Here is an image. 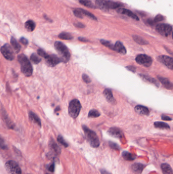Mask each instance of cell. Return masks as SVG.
Wrapping results in <instances>:
<instances>
[{
	"mask_svg": "<svg viewBox=\"0 0 173 174\" xmlns=\"http://www.w3.org/2000/svg\"><path fill=\"white\" fill-rule=\"evenodd\" d=\"M25 27L27 31L33 32L35 29L36 24L33 21L29 20L25 22Z\"/></svg>",
	"mask_w": 173,
	"mask_h": 174,
	"instance_id": "obj_22",
	"label": "cell"
},
{
	"mask_svg": "<svg viewBox=\"0 0 173 174\" xmlns=\"http://www.w3.org/2000/svg\"><path fill=\"white\" fill-rule=\"evenodd\" d=\"M83 130L86 139L90 144V146L93 148H98L100 145V142L97 134L93 130L90 129L85 125H83Z\"/></svg>",
	"mask_w": 173,
	"mask_h": 174,
	"instance_id": "obj_2",
	"label": "cell"
},
{
	"mask_svg": "<svg viewBox=\"0 0 173 174\" xmlns=\"http://www.w3.org/2000/svg\"><path fill=\"white\" fill-rule=\"evenodd\" d=\"M132 170H133V172H135L138 174H141L142 173L143 170H144L145 166L144 164L140 163H136L133 164L132 166Z\"/></svg>",
	"mask_w": 173,
	"mask_h": 174,
	"instance_id": "obj_19",
	"label": "cell"
},
{
	"mask_svg": "<svg viewBox=\"0 0 173 174\" xmlns=\"http://www.w3.org/2000/svg\"><path fill=\"white\" fill-rule=\"evenodd\" d=\"M109 146L111 148L115 149V150H119V146L116 144V143H113L112 142H109Z\"/></svg>",
	"mask_w": 173,
	"mask_h": 174,
	"instance_id": "obj_39",
	"label": "cell"
},
{
	"mask_svg": "<svg viewBox=\"0 0 173 174\" xmlns=\"http://www.w3.org/2000/svg\"><path fill=\"white\" fill-rule=\"evenodd\" d=\"M104 96L107 100L109 102L111 103V104H115L116 103V101L115 100L113 95L112 92L109 89H106L104 91Z\"/></svg>",
	"mask_w": 173,
	"mask_h": 174,
	"instance_id": "obj_12",
	"label": "cell"
},
{
	"mask_svg": "<svg viewBox=\"0 0 173 174\" xmlns=\"http://www.w3.org/2000/svg\"><path fill=\"white\" fill-rule=\"evenodd\" d=\"M1 148L2 149H7V146L5 144V143H4V142L3 141L2 138L1 139Z\"/></svg>",
	"mask_w": 173,
	"mask_h": 174,
	"instance_id": "obj_43",
	"label": "cell"
},
{
	"mask_svg": "<svg viewBox=\"0 0 173 174\" xmlns=\"http://www.w3.org/2000/svg\"><path fill=\"white\" fill-rule=\"evenodd\" d=\"M161 119L163 120H165V121H171L172 120V119H171V118L169 117L168 116L165 115H163L161 117Z\"/></svg>",
	"mask_w": 173,
	"mask_h": 174,
	"instance_id": "obj_45",
	"label": "cell"
},
{
	"mask_svg": "<svg viewBox=\"0 0 173 174\" xmlns=\"http://www.w3.org/2000/svg\"><path fill=\"white\" fill-rule=\"evenodd\" d=\"M122 156L124 160L127 161H133L136 159V156L127 151H124L122 152Z\"/></svg>",
	"mask_w": 173,
	"mask_h": 174,
	"instance_id": "obj_23",
	"label": "cell"
},
{
	"mask_svg": "<svg viewBox=\"0 0 173 174\" xmlns=\"http://www.w3.org/2000/svg\"><path fill=\"white\" fill-rule=\"evenodd\" d=\"M155 126L156 128L163 129H168L170 128L168 124L162 122H156L155 123Z\"/></svg>",
	"mask_w": 173,
	"mask_h": 174,
	"instance_id": "obj_24",
	"label": "cell"
},
{
	"mask_svg": "<svg viewBox=\"0 0 173 174\" xmlns=\"http://www.w3.org/2000/svg\"><path fill=\"white\" fill-rule=\"evenodd\" d=\"M74 25L76 27L79 28H83L85 27V25L83 24H82L80 23H74Z\"/></svg>",
	"mask_w": 173,
	"mask_h": 174,
	"instance_id": "obj_44",
	"label": "cell"
},
{
	"mask_svg": "<svg viewBox=\"0 0 173 174\" xmlns=\"http://www.w3.org/2000/svg\"><path fill=\"white\" fill-rule=\"evenodd\" d=\"M136 61L138 64L145 67H149L152 65V59L147 55L143 54L139 55L136 57Z\"/></svg>",
	"mask_w": 173,
	"mask_h": 174,
	"instance_id": "obj_8",
	"label": "cell"
},
{
	"mask_svg": "<svg viewBox=\"0 0 173 174\" xmlns=\"http://www.w3.org/2000/svg\"><path fill=\"white\" fill-rule=\"evenodd\" d=\"M10 43L15 53L17 54L21 50V46L20 45V44H19L16 39L13 37L11 38Z\"/></svg>",
	"mask_w": 173,
	"mask_h": 174,
	"instance_id": "obj_20",
	"label": "cell"
},
{
	"mask_svg": "<svg viewBox=\"0 0 173 174\" xmlns=\"http://www.w3.org/2000/svg\"><path fill=\"white\" fill-rule=\"evenodd\" d=\"M96 4L101 9H106L107 7V1L105 0H96Z\"/></svg>",
	"mask_w": 173,
	"mask_h": 174,
	"instance_id": "obj_29",
	"label": "cell"
},
{
	"mask_svg": "<svg viewBox=\"0 0 173 174\" xmlns=\"http://www.w3.org/2000/svg\"><path fill=\"white\" fill-rule=\"evenodd\" d=\"M60 110H61V109H60L59 107H56V108L55 109L54 111H55V113H56V111L57 112V111H59Z\"/></svg>",
	"mask_w": 173,
	"mask_h": 174,
	"instance_id": "obj_49",
	"label": "cell"
},
{
	"mask_svg": "<svg viewBox=\"0 0 173 174\" xmlns=\"http://www.w3.org/2000/svg\"><path fill=\"white\" fill-rule=\"evenodd\" d=\"M79 2L86 7H88L92 8H94L95 6L89 0H79Z\"/></svg>",
	"mask_w": 173,
	"mask_h": 174,
	"instance_id": "obj_31",
	"label": "cell"
},
{
	"mask_svg": "<svg viewBox=\"0 0 173 174\" xmlns=\"http://www.w3.org/2000/svg\"><path fill=\"white\" fill-rule=\"evenodd\" d=\"M59 38L63 40H71L73 39V36L67 32H63L59 35Z\"/></svg>",
	"mask_w": 173,
	"mask_h": 174,
	"instance_id": "obj_26",
	"label": "cell"
},
{
	"mask_svg": "<svg viewBox=\"0 0 173 174\" xmlns=\"http://www.w3.org/2000/svg\"><path fill=\"white\" fill-rule=\"evenodd\" d=\"M161 170L163 174H173V170L171 166L168 164H163L161 166Z\"/></svg>",
	"mask_w": 173,
	"mask_h": 174,
	"instance_id": "obj_21",
	"label": "cell"
},
{
	"mask_svg": "<svg viewBox=\"0 0 173 174\" xmlns=\"http://www.w3.org/2000/svg\"><path fill=\"white\" fill-rule=\"evenodd\" d=\"M19 40H20V42H21V43L23 44L24 45H27L28 43H29L28 40L26 38H24V37H21Z\"/></svg>",
	"mask_w": 173,
	"mask_h": 174,
	"instance_id": "obj_41",
	"label": "cell"
},
{
	"mask_svg": "<svg viewBox=\"0 0 173 174\" xmlns=\"http://www.w3.org/2000/svg\"><path fill=\"white\" fill-rule=\"evenodd\" d=\"M47 65L50 67H54L62 62L61 58L55 55H48L45 58Z\"/></svg>",
	"mask_w": 173,
	"mask_h": 174,
	"instance_id": "obj_9",
	"label": "cell"
},
{
	"mask_svg": "<svg viewBox=\"0 0 173 174\" xmlns=\"http://www.w3.org/2000/svg\"><path fill=\"white\" fill-rule=\"evenodd\" d=\"M57 141L61 144V145H63L64 147L66 148H67L69 146L68 144L65 141L64 138L61 135H59V136H57Z\"/></svg>",
	"mask_w": 173,
	"mask_h": 174,
	"instance_id": "obj_35",
	"label": "cell"
},
{
	"mask_svg": "<svg viewBox=\"0 0 173 174\" xmlns=\"http://www.w3.org/2000/svg\"><path fill=\"white\" fill-rule=\"evenodd\" d=\"M158 78L165 88L169 89V90L173 89V84L172 83H171L168 79H167L166 78L160 77V76H159Z\"/></svg>",
	"mask_w": 173,
	"mask_h": 174,
	"instance_id": "obj_15",
	"label": "cell"
},
{
	"mask_svg": "<svg viewBox=\"0 0 173 174\" xmlns=\"http://www.w3.org/2000/svg\"><path fill=\"white\" fill-rule=\"evenodd\" d=\"M74 14L75 15V16L76 17H77L78 18H83V13L82 12L81 10H80V9H75L74 10Z\"/></svg>",
	"mask_w": 173,
	"mask_h": 174,
	"instance_id": "obj_37",
	"label": "cell"
},
{
	"mask_svg": "<svg viewBox=\"0 0 173 174\" xmlns=\"http://www.w3.org/2000/svg\"><path fill=\"white\" fill-rule=\"evenodd\" d=\"M156 29L159 33L165 37L169 36L172 31V27L171 25L165 23L159 24L157 25Z\"/></svg>",
	"mask_w": 173,
	"mask_h": 174,
	"instance_id": "obj_7",
	"label": "cell"
},
{
	"mask_svg": "<svg viewBox=\"0 0 173 174\" xmlns=\"http://www.w3.org/2000/svg\"><path fill=\"white\" fill-rule=\"evenodd\" d=\"M100 115L101 113H99L98 111L96 109H92L88 113V117L94 118L98 117L100 116Z\"/></svg>",
	"mask_w": 173,
	"mask_h": 174,
	"instance_id": "obj_28",
	"label": "cell"
},
{
	"mask_svg": "<svg viewBox=\"0 0 173 174\" xmlns=\"http://www.w3.org/2000/svg\"><path fill=\"white\" fill-rule=\"evenodd\" d=\"M142 76L143 78H144V79L147 80L148 82L151 83L152 84H155V86H157V87L159 86V84L158 82H157V80H155V78H152L151 77H150L149 76H145V75H143Z\"/></svg>",
	"mask_w": 173,
	"mask_h": 174,
	"instance_id": "obj_32",
	"label": "cell"
},
{
	"mask_svg": "<svg viewBox=\"0 0 173 174\" xmlns=\"http://www.w3.org/2000/svg\"><path fill=\"white\" fill-rule=\"evenodd\" d=\"M37 53L38 55L41 56L42 57H43L45 59L46 58V57H47L48 54L45 52V50H43L42 48H39L37 50Z\"/></svg>",
	"mask_w": 173,
	"mask_h": 174,
	"instance_id": "obj_36",
	"label": "cell"
},
{
	"mask_svg": "<svg viewBox=\"0 0 173 174\" xmlns=\"http://www.w3.org/2000/svg\"><path fill=\"white\" fill-rule=\"evenodd\" d=\"M114 50L122 55H125L127 50L123 44L120 41H117L114 45Z\"/></svg>",
	"mask_w": 173,
	"mask_h": 174,
	"instance_id": "obj_13",
	"label": "cell"
},
{
	"mask_svg": "<svg viewBox=\"0 0 173 174\" xmlns=\"http://www.w3.org/2000/svg\"><path fill=\"white\" fill-rule=\"evenodd\" d=\"M108 133L110 136L116 138H121L123 136L122 131L117 127H111L110 128L108 131Z\"/></svg>",
	"mask_w": 173,
	"mask_h": 174,
	"instance_id": "obj_11",
	"label": "cell"
},
{
	"mask_svg": "<svg viewBox=\"0 0 173 174\" xmlns=\"http://www.w3.org/2000/svg\"><path fill=\"white\" fill-rule=\"evenodd\" d=\"M18 61L21 65V72L27 77H29L33 74V67L27 57L24 55L21 54L18 56Z\"/></svg>",
	"mask_w": 173,
	"mask_h": 174,
	"instance_id": "obj_1",
	"label": "cell"
},
{
	"mask_svg": "<svg viewBox=\"0 0 173 174\" xmlns=\"http://www.w3.org/2000/svg\"><path fill=\"white\" fill-rule=\"evenodd\" d=\"M55 169V164L54 162L50 164L48 167V170L49 171L51 172H54Z\"/></svg>",
	"mask_w": 173,
	"mask_h": 174,
	"instance_id": "obj_42",
	"label": "cell"
},
{
	"mask_svg": "<svg viewBox=\"0 0 173 174\" xmlns=\"http://www.w3.org/2000/svg\"><path fill=\"white\" fill-rule=\"evenodd\" d=\"M133 38L136 42H137L138 43L141 45H146L148 44V41H147L146 40H145L140 36L134 35L133 36Z\"/></svg>",
	"mask_w": 173,
	"mask_h": 174,
	"instance_id": "obj_27",
	"label": "cell"
},
{
	"mask_svg": "<svg viewBox=\"0 0 173 174\" xmlns=\"http://www.w3.org/2000/svg\"><path fill=\"white\" fill-rule=\"evenodd\" d=\"M5 168L8 174H21V170L18 164L13 160L7 162Z\"/></svg>",
	"mask_w": 173,
	"mask_h": 174,
	"instance_id": "obj_5",
	"label": "cell"
},
{
	"mask_svg": "<svg viewBox=\"0 0 173 174\" xmlns=\"http://www.w3.org/2000/svg\"><path fill=\"white\" fill-rule=\"evenodd\" d=\"M29 118L31 121L34 122L36 124H37L40 127H41V120L35 113H34L33 111H29Z\"/></svg>",
	"mask_w": 173,
	"mask_h": 174,
	"instance_id": "obj_17",
	"label": "cell"
},
{
	"mask_svg": "<svg viewBox=\"0 0 173 174\" xmlns=\"http://www.w3.org/2000/svg\"><path fill=\"white\" fill-rule=\"evenodd\" d=\"M163 19H164V17H163L162 15H157V17H155V23H157V22L161 21H163Z\"/></svg>",
	"mask_w": 173,
	"mask_h": 174,
	"instance_id": "obj_40",
	"label": "cell"
},
{
	"mask_svg": "<svg viewBox=\"0 0 173 174\" xmlns=\"http://www.w3.org/2000/svg\"><path fill=\"white\" fill-rule=\"evenodd\" d=\"M78 39L80 41H82V42H88V40L86 39V38H83V37H79L78 38Z\"/></svg>",
	"mask_w": 173,
	"mask_h": 174,
	"instance_id": "obj_47",
	"label": "cell"
},
{
	"mask_svg": "<svg viewBox=\"0 0 173 174\" xmlns=\"http://www.w3.org/2000/svg\"><path fill=\"white\" fill-rule=\"evenodd\" d=\"M135 111L137 113L142 115H147L149 113V109L143 105H137L135 107Z\"/></svg>",
	"mask_w": 173,
	"mask_h": 174,
	"instance_id": "obj_18",
	"label": "cell"
},
{
	"mask_svg": "<svg viewBox=\"0 0 173 174\" xmlns=\"http://www.w3.org/2000/svg\"><path fill=\"white\" fill-rule=\"evenodd\" d=\"M121 4L119 3L114 2L112 1H107V9H116L121 6Z\"/></svg>",
	"mask_w": 173,
	"mask_h": 174,
	"instance_id": "obj_25",
	"label": "cell"
},
{
	"mask_svg": "<svg viewBox=\"0 0 173 174\" xmlns=\"http://www.w3.org/2000/svg\"><path fill=\"white\" fill-rule=\"evenodd\" d=\"M159 60L169 69L173 70V58L166 56H161L159 57Z\"/></svg>",
	"mask_w": 173,
	"mask_h": 174,
	"instance_id": "obj_10",
	"label": "cell"
},
{
	"mask_svg": "<svg viewBox=\"0 0 173 174\" xmlns=\"http://www.w3.org/2000/svg\"><path fill=\"white\" fill-rule=\"evenodd\" d=\"M49 146L50 148L52 149L54 152L57 154H60L61 153V150L58 145L56 144V142L54 141L53 139L50 140L49 142Z\"/></svg>",
	"mask_w": 173,
	"mask_h": 174,
	"instance_id": "obj_16",
	"label": "cell"
},
{
	"mask_svg": "<svg viewBox=\"0 0 173 174\" xmlns=\"http://www.w3.org/2000/svg\"><path fill=\"white\" fill-rule=\"evenodd\" d=\"M30 60L35 64H39L41 61V59H40V58L35 53L31 54L30 57Z\"/></svg>",
	"mask_w": 173,
	"mask_h": 174,
	"instance_id": "obj_30",
	"label": "cell"
},
{
	"mask_svg": "<svg viewBox=\"0 0 173 174\" xmlns=\"http://www.w3.org/2000/svg\"><path fill=\"white\" fill-rule=\"evenodd\" d=\"M100 172L101 174H111L109 172L107 171L106 170H104V169H101L100 170Z\"/></svg>",
	"mask_w": 173,
	"mask_h": 174,
	"instance_id": "obj_46",
	"label": "cell"
},
{
	"mask_svg": "<svg viewBox=\"0 0 173 174\" xmlns=\"http://www.w3.org/2000/svg\"><path fill=\"white\" fill-rule=\"evenodd\" d=\"M82 80L86 84H90L92 82V80H90V77L86 74H83V75L82 76Z\"/></svg>",
	"mask_w": 173,
	"mask_h": 174,
	"instance_id": "obj_38",
	"label": "cell"
},
{
	"mask_svg": "<svg viewBox=\"0 0 173 174\" xmlns=\"http://www.w3.org/2000/svg\"></svg>",
	"mask_w": 173,
	"mask_h": 174,
	"instance_id": "obj_51",
	"label": "cell"
},
{
	"mask_svg": "<svg viewBox=\"0 0 173 174\" xmlns=\"http://www.w3.org/2000/svg\"><path fill=\"white\" fill-rule=\"evenodd\" d=\"M117 12L121 13V14L127 15V16H129L131 18H133V19H136L137 21L139 20L138 17L129 10H127V9L124 8H119L117 10Z\"/></svg>",
	"mask_w": 173,
	"mask_h": 174,
	"instance_id": "obj_14",
	"label": "cell"
},
{
	"mask_svg": "<svg viewBox=\"0 0 173 174\" xmlns=\"http://www.w3.org/2000/svg\"><path fill=\"white\" fill-rule=\"evenodd\" d=\"M1 52L5 59L9 61H12L15 58V53L11 46L8 44H5L1 48Z\"/></svg>",
	"mask_w": 173,
	"mask_h": 174,
	"instance_id": "obj_6",
	"label": "cell"
},
{
	"mask_svg": "<svg viewBox=\"0 0 173 174\" xmlns=\"http://www.w3.org/2000/svg\"><path fill=\"white\" fill-rule=\"evenodd\" d=\"M172 38H173V33H172Z\"/></svg>",
	"mask_w": 173,
	"mask_h": 174,
	"instance_id": "obj_50",
	"label": "cell"
},
{
	"mask_svg": "<svg viewBox=\"0 0 173 174\" xmlns=\"http://www.w3.org/2000/svg\"><path fill=\"white\" fill-rule=\"evenodd\" d=\"M100 42L103 45H104V46H106L109 48H110L111 50H114V45H113L112 43H111L110 41H107L105 40H101Z\"/></svg>",
	"mask_w": 173,
	"mask_h": 174,
	"instance_id": "obj_33",
	"label": "cell"
},
{
	"mask_svg": "<svg viewBox=\"0 0 173 174\" xmlns=\"http://www.w3.org/2000/svg\"><path fill=\"white\" fill-rule=\"evenodd\" d=\"M80 10H81V11L83 14L85 15L86 16L90 17V19H94V20H96L97 19L96 17L94 14H92V13H90V12H88V11L85 10H84L83 9L80 8Z\"/></svg>",
	"mask_w": 173,
	"mask_h": 174,
	"instance_id": "obj_34",
	"label": "cell"
},
{
	"mask_svg": "<svg viewBox=\"0 0 173 174\" xmlns=\"http://www.w3.org/2000/svg\"><path fill=\"white\" fill-rule=\"evenodd\" d=\"M127 69H129V70H131V72H135V68L133 67V66H127Z\"/></svg>",
	"mask_w": 173,
	"mask_h": 174,
	"instance_id": "obj_48",
	"label": "cell"
},
{
	"mask_svg": "<svg viewBox=\"0 0 173 174\" xmlns=\"http://www.w3.org/2000/svg\"><path fill=\"white\" fill-rule=\"evenodd\" d=\"M54 48L59 54L61 60L64 63H67L71 57L69 49L62 42L56 41L54 43Z\"/></svg>",
	"mask_w": 173,
	"mask_h": 174,
	"instance_id": "obj_3",
	"label": "cell"
},
{
	"mask_svg": "<svg viewBox=\"0 0 173 174\" xmlns=\"http://www.w3.org/2000/svg\"><path fill=\"white\" fill-rule=\"evenodd\" d=\"M81 109V105L79 100L74 99L69 103L68 113L71 117L75 119L79 115Z\"/></svg>",
	"mask_w": 173,
	"mask_h": 174,
	"instance_id": "obj_4",
	"label": "cell"
}]
</instances>
